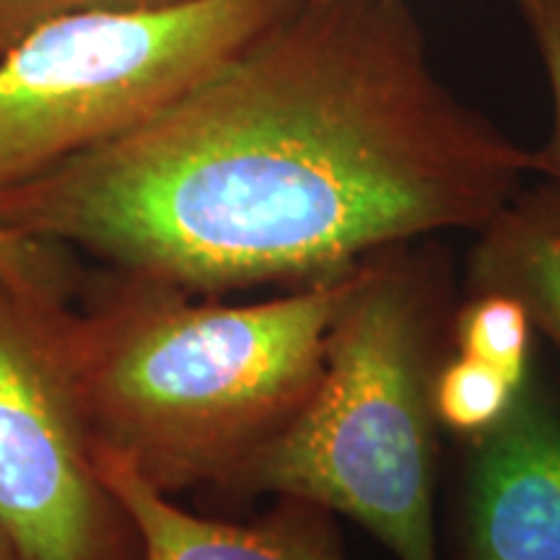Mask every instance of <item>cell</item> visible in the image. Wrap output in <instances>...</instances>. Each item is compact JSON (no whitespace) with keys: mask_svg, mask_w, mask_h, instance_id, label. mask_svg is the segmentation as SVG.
<instances>
[{"mask_svg":"<svg viewBox=\"0 0 560 560\" xmlns=\"http://www.w3.org/2000/svg\"><path fill=\"white\" fill-rule=\"evenodd\" d=\"M527 174L405 0H304L145 122L0 192V223L179 293L310 289L478 231Z\"/></svg>","mask_w":560,"mask_h":560,"instance_id":"obj_1","label":"cell"},{"mask_svg":"<svg viewBox=\"0 0 560 560\" xmlns=\"http://www.w3.org/2000/svg\"><path fill=\"white\" fill-rule=\"evenodd\" d=\"M459 301L450 255L431 240L366 257L310 397L226 488L348 516L397 560H441L436 384Z\"/></svg>","mask_w":560,"mask_h":560,"instance_id":"obj_2","label":"cell"},{"mask_svg":"<svg viewBox=\"0 0 560 560\" xmlns=\"http://www.w3.org/2000/svg\"><path fill=\"white\" fill-rule=\"evenodd\" d=\"M350 276L257 304L166 289L70 325L52 340L94 444L161 490L226 488L317 384Z\"/></svg>","mask_w":560,"mask_h":560,"instance_id":"obj_3","label":"cell"},{"mask_svg":"<svg viewBox=\"0 0 560 560\" xmlns=\"http://www.w3.org/2000/svg\"><path fill=\"white\" fill-rule=\"evenodd\" d=\"M304 0H187L45 21L0 55V192L145 122Z\"/></svg>","mask_w":560,"mask_h":560,"instance_id":"obj_4","label":"cell"},{"mask_svg":"<svg viewBox=\"0 0 560 560\" xmlns=\"http://www.w3.org/2000/svg\"><path fill=\"white\" fill-rule=\"evenodd\" d=\"M39 314L0 289V529L21 560H102L107 488Z\"/></svg>","mask_w":560,"mask_h":560,"instance_id":"obj_5","label":"cell"},{"mask_svg":"<svg viewBox=\"0 0 560 560\" xmlns=\"http://www.w3.org/2000/svg\"><path fill=\"white\" fill-rule=\"evenodd\" d=\"M459 444L441 560H560V397L537 363Z\"/></svg>","mask_w":560,"mask_h":560,"instance_id":"obj_6","label":"cell"},{"mask_svg":"<svg viewBox=\"0 0 560 560\" xmlns=\"http://www.w3.org/2000/svg\"><path fill=\"white\" fill-rule=\"evenodd\" d=\"M94 462L112 503L136 527L143 560H346L332 514L314 503L280 499L257 524L219 522L174 506L109 446L94 444Z\"/></svg>","mask_w":560,"mask_h":560,"instance_id":"obj_7","label":"cell"},{"mask_svg":"<svg viewBox=\"0 0 560 560\" xmlns=\"http://www.w3.org/2000/svg\"><path fill=\"white\" fill-rule=\"evenodd\" d=\"M465 293H503L527 310L537 335L560 353V185L545 179L511 198L480 226Z\"/></svg>","mask_w":560,"mask_h":560,"instance_id":"obj_8","label":"cell"},{"mask_svg":"<svg viewBox=\"0 0 560 560\" xmlns=\"http://www.w3.org/2000/svg\"><path fill=\"white\" fill-rule=\"evenodd\" d=\"M535 325L520 301L503 293H465L454 319V350L524 380L535 363Z\"/></svg>","mask_w":560,"mask_h":560,"instance_id":"obj_9","label":"cell"},{"mask_svg":"<svg viewBox=\"0 0 560 560\" xmlns=\"http://www.w3.org/2000/svg\"><path fill=\"white\" fill-rule=\"evenodd\" d=\"M522 382L454 350L436 384L441 429L457 436V441L486 431L506 412Z\"/></svg>","mask_w":560,"mask_h":560,"instance_id":"obj_10","label":"cell"},{"mask_svg":"<svg viewBox=\"0 0 560 560\" xmlns=\"http://www.w3.org/2000/svg\"><path fill=\"white\" fill-rule=\"evenodd\" d=\"M0 289L34 314L47 312L58 299L60 278L45 242L0 223Z\"/></svg>","mask_w":560,"mask_h":560,"instance_id":"obj_11","label":"cell"},{"mask_svg":"<svg viewBox=\"0 0 560 560\" xmlns=\"http://www.w3.org/2000/svg\"><path fill=\"white\" fill-rule=\"evenodd\" d=\"M516 5L548 73L552 100L550 136L532 151V172L560 185V0H516Z\"/></svg>","mask_w":560,"mask_h":560,"instance_id":"obj_12","label":"cell"},{"mask_svg":"<svg viewBox=\"0 0 560 560\" xmlns=\"http://www.w3.org/2000/svg\"><path fill=\"white\" fill-rule=\"evenodd\" d=\"M187 0H0V55L45 21L81 11H149Z\"/></svg>","mask_w":560,"mask_h":560,"instance_id":"obj_13","label":"cell"},{"mask_svg":"<svg viewBox=\"0 0 560 560\" xmlns=\"http://www.w3.org/2000/svg\"><path fill=\"white\" fill-rule=\"evenodd\" d=\"M0 560H21L16 550H13V545L9 542V537L3 535V529H0Z\"/></svg>","mask_w":560,"mask_h":560,"instance_id":"obj_14","label":"cell"},{"mask_svg":"<svg viewBox=\"0 0 560 560\" xmlns=\"http://www.w3.org/2000/svg\"><path fill=\"white\" fill-rule=\"evenodd\" d=\"M312 3H330V0H312Z\"/></svg>","mask_w":560,"mask_h":560,"instance_id":"obj_15","label":"cell"}]
</instances>
